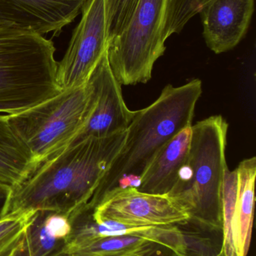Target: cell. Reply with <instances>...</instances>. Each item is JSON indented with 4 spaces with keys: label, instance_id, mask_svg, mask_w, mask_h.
Returning a JSON list of instances; mask_svg holds the SVG:
<instances>
[{
    "label": "cell",
    "instance_id": "obj_7",
    "mask_svg": "<svg viewBox=\"0 0 256 256\" xmlns=\"http://www.w3.org/2000/svg\"><path fill=\"white\" fill-rule=\"evenodd\" d=\"M67 50L58 62L57 82L62 91L85 85L107 50L105 0H87Z\"/></svg>",
    "mask_w": 256,
    "mask_h": 256
},
{
    "label": "cell",
    "instance_id": "obj_19",
    "mask_svg": "<svg viewBox=\"0 0 256 256\" xmlns=\"http://www.w3.org/2000/svg\"><path fill=\"white\" fill-rule=\"evenodd\" d=\"M139 0H105L108 42L126 26Z\"/></svg>",
    "mask_w": 256,
    "mask_h": 256
},
{
    "label": "cell",
    "instance_id": "obj_8",
    "mask_svg": "<svg viewBox=\"0 0 256 256\" xmlns=\"http://www.w3.org/2000/svg\"><path fill=\"white\" fill-rule=\"evenodd\" d=\"M95 222L136 226H179L189 224L186 209L171 196L147 194L129 186L110 191L94 208Z\"/></svg>",
    "mask_w": 256,
    "mask_h": 256
},
{
    "label": "cell",
    "instance_id": "obj_16",
    "mask_svg": "<svg viewBox=\"0 0 256 256\" xmlns=\"http://www.w3.org/2000/svg\"><path fill=\"white\" fill-rule=\"evenodd\" d=\"M46 210H36L24 236L22 249L27 256H56L67 242L53 236L45 224Z\"/></svg>",
    "mask_w": 256,
    "mask_h": 256
},
{
    "label": "cell",
    "instance_id": "obj_9",
    "mask_svg": "<svg viewBox=\"0 0 256 256\" xmlns=\"http://www.w3.org/2000/svg\"><path fill=\"white\" fill-rule=\"evenodd\" d=\"M89 81L94 87L96 105L87 124L69 147L90 137L102 138L126 130L136 112L130 110L125 103L121 85L111 72L107 50Z\"/></svg>",
    "mask_w": 256,
    "mask_h": 256
},
{
    "label": "cell",
    "instance_id": "obj_23",
    "mask_svg": "<svg viewBox=\"0 0 256 256\" xmlns=\"http://www.w3.org/2000/svg\"><path fill=\"white\" fill-rule=\"evenodd\" d=\"M142 256H177L172 251L170 250L168 248L158 245L153 249L146 252Z\"/></svg>",
    "mask_w": 256,
    "mask_h": 256
},
{
    "label": "cell",
    "instance_id": "obj_4",
    "mask_svg": "<svg viewBox=\"0 0 256 256\" xmlns=\"http://www.w3.org/2000/svg\"><path fill=\"white\" fill-rule=\"evenodd\" d=\"M228 124L213 116L192 126L187 164L168 195L189 214V224L222 232V194Z\"/></svg>",
    "mask_w": 256,
    "mask_h": 256
},
{
    "label": "cell",
    "instance_id": "obj_14",
    "mask_svg": "<svg viewBox=\"0 0 256 256\" xmlns=\"http://www.w3.org/2000/svg\"><path fill=\"white\" fill-rule=\"evenodd\" d=\"M38 166L31 152L11 127L8 116L0 115V182L16 188Z\"/></svg>",
    "mask_w": 256,
    "mask_h": 256
},
{
    "label": "cell",
    "instance_id": "obj_2",
    "mask_svg": "<svg viewBox=\"0 0 256 256\" xmlns=\"http://www.w3.org/2000/svg\"><path fill=\"white\" fill-rule=\"evenodd\" d=\"M202 82L195 79L181 86L168 85L153 104L137 110L126 141L88 204L94 208L116 188H137L140 178L161 148L184 128L192 126Z\"/></svg>",
    "mask_w": 256,
    "mask_h": 256
},
{
    "label": "cell",
    "instance_id": "obj_13",
    "mask_svg": "<svg viewBox=\"0 0 256 256\" xmlns=\"http://www.w3.org/2000/svg\"><path fill=\"white\" fill-rule=\"evenodd\" d=\"M237 171V206L229 232L221 245L224 256H247L252 237L255 206V156L241 161Z\"/></svg>",
    "mask_w": 256,
    "mask_h": 256
},
{
    "label": "cell",
    "instance_id": "obj_22",
    "mask_svg": "<svg viewBox=\"0 0 256 256\" xmlns=\"http://www.w3.org/2000/svg\"><path fill=\"white\" fill-rule=\"evenodd\" d=\"M13 188L11 185L0 182V219L8 214Z\"/></svg>",
    "mask_w": 256,
    "mask_h": 256
},
{
    "label": "cell",
    "instance_id": "obj_17",
    "mask_svg": "<svg viewBox=\"0 0 256 256\" xmlns=\"http://www.w3.org/2000/svg\"><path fill=\"white\" fill-rule=\"evenodd\" d=\"M35 212H11L0 219V256H14L22 248Z\"/></svg>",
    "mask_w": 256,
    "mask_h": 256
},
{
    "label": "cell",
    "instance_id": "obj_24",
    "mask_svg": "<svg viewBox=\"0 0 256 256\" xmlns=\"http://www.w3.org/2000/svg\"><path fill=\"white\" fill-rule=\"evenodd\" d=\"M158 246V245H155V246H150V248H145V249L141 250L136 251V252H132V254H129V255L126 256H141L144 255L146 252H148L150 250L153 249L155 246ZM56 256H72L69 255V254H66V252H62V254H59V255Z\"/></svg>",
    "mask_w": 256,
    "mask_h": 256
},
{
    "label": "cell",
    "instance_id": "obj_6",
    "mask_svg": "<svg viewBox=\"0 0 256 256\" xmlns=\"http://www.w3.org/2000/svg\"><path fill=\"white\" fill-rule=\"evenodd\" d=\"M171 0H139L123 31L108 42L111 72L120 85L147 84L165 52V31Z\"/></svg>",
    "mask_w": 256,
    "mask_h": 256
},
{
    "label": "cell",
    "instance_id": "obj_26",
    "mask_svg": "<svg viewBox=\"0 0 256 256\" xmlns=\"http://www.w3.org/2000/svg\"></svg>",
    "mask_w": 256,
    "mask_h": 256
},
{
    "label": "cell",
    "instance_id": "obj_15",
    "mask_svg": "<svg viewBox=\"0 0 256 256\" xmlns=\"http://www.w3.org/2000/svg\"><path fill=\"white\" fill-rule=\"evenodd\" d=\"M159 245L148 238L138 236L96 238L63 252L72 256H126Z\"/></svg>",
    "mask_w": 256,
    "mask_h": 256
},
{
    "label": "cell",
    "instance_id": "obj_3",
    "mask_svg": "<svg viewBox=\"0 0 256 256\" xmlns=\"http://www.w3.org/2000/svg\"><path fill=\"white\" fill-rule=\"evenodd\" d=\"M54 42L0 21V115H15L61 92Z\"/></svg>",
    "mask_w": 256,
    "mask_h": 256
},
{
    "label": "cell",
    "instance_id": "obj_5",
    "mask_svg": "<svg viewBox=\"0 0 256 256\" xmlns=\"http://www.w3.org/2000/svg\"><path fill=\"white\" fill-rule=\"evenodd\" d=\"M96 92L87 84L60 94L8 120L39 166L69 147L90 118Z\"/></svg>",
    "mask_w": 256,
    "mask_h": 256
},
{
    "label": "cell",
    "instance_id": "obj_1",
    "mask_svg": "<svg viewBox=\"0 0 256 256\" xmlns=\"http://www.w3.org/2000/svg\"><path fill=\"white\" fill-rule=\"evenodd\" d=\"M126 135L127 130L110 136L90 137L42 162L13 188L8 214L49 210L69 218L90 201Z\"/></svg>",
    "mask_w": 256,
    "mask_h": 256
},
{
    "label": "cell",
    "instance_id": "obj_20",
    "mask_svg": "<svg viewBox=\"0 0 256 256\" xmlns=\"http://www.w3.org/2000/svg\"><path fill=\"white\" fill-rule=\"evenodd\" d=\"M45 224L53 236L67 242L68 238L71 233L70 221L67 216L46 210Z\"/></svg>",
    "mask_w": 256,
    "mask_h": 256
},
{
    "label": "cell",
    "instance_id": "obj_11",
    "mask_svg": "<svg viewBox=\"0 0 256 256\" xmlns=\"http://www.w3.org/2000/svg\"><path fill=\"white\" fill-rule=\"evenodd\" d=\"M254 12V0H205L198 14L203 36L215 54L228 52L246 36Z\"/></svg>",
    "mask_w": 256,
    "mask_h": 256
},
{
    "label": "cell",
    "instance_id": "obj_18",
    "mask_svg": "<svg viewBox=\"0 0 256 256\" xmlns=\"http://www.w3.org/2000/svg\"><path fill=\"white\" fill-rule=\"evenodd\" d=\"M205 0H171L168 8L165 38L180 33L196 14Z\"/></svg>",
    "mask_w": 256,
    "mask_h": 256
},
{
    "label": "cell",
    "instance_id": "obj_12",
    "mask_svg": "<svg viewBox=\"0 0 256 256\" xmlns=\"http://www.w3.org/2000/svg\"><path fill=\"white\" fill-rule=\"evenodd\" d=\"M192 126L182 130L156 154L144 170L137 189L141 192L169 194L189 159Z\"/></svg>",
    "mask_w": 256,
    "mask_h": 256
},
{
    "label": "cell",
    "instance_id": "obj_21",
    "mask_svg": "<svg viewBox=\"0 0 256 256\" xmlns=\"http://www.w3.org/2000/svg\"><path fill=\"white\" fill-rule=\"evenodd\" d=\"M197 244L192 240L187 242V250L186 256H224L221 249L216 251V248L207 240H202L198 238L196 240Z\"/></svg>",
    "mask_w": 256,
    "mask_h": 256
},
{
    "label": "cell",
    "instance_id": "obj_10",
    "mask_svg": "<svg viewBox=\"0 0 256 256\" xmlns=\"http://www.w3.org/2000/svg\"><path fill=\"white\" fill-rule=\"evenodd\" d=\"M87 0H0V21L57 36L81 13Z\"/></svg>",
    "mask_w": 256,
    "mask_h": 256
},
{
    "label": "cell",
    "instance_id": "obj_25",
    "mask_svg": "<svg viewBox=\"0 0 256 256\" xmlns=\"http://www.w3.org/2000/svg\"><path fill=\"white\" fill-rule=\"evenodd\" d=\"M14 256H27V254H25L24 250H23L22 248L15 254Z\"/></svg>",
    "mask_w": 256,
    "mask_h": 256
}]
</instances>
